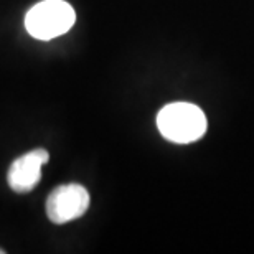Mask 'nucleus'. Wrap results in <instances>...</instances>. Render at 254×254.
Returning a JSON list of instances; mask_svg holds the SVG:
<instances>
[{
	"label": "nucleus",
	"instance_id": "obj_1",
	"mask_svg": "<svg viewBox=\"0 0 254 254\" xmlns=\"http://www.w3.org/2000/svg\"><path fill=\"white\" fill-rule=\"evenodd\" d=\"M206 126L203 111L191 103H170L157 114L159 132L175 144H190L201 139Z\"/></svg>",
	"mask_w": 254,
	"mask_h": 254
},
{
	"label": "nucleus",
	"instance_id": "obj_2",
	"mask_svg": "<svg viewBox=\"0 0 254 254\" xmlns=\"http://www.w3.org/2000/svg\"><path fill=\"white\" fill-rule=\"evenodd\" d=\"M76 22L74 8L64 0H43L25 15V28L33 38L53 40L69 32Z\"/></svg>",
	"mask_w": 254,
	"mask_h": 254
},
{
	"label": "nucleus",
	"instance_id": "obj_3",
	"mask_svg": "<svg viewBox=\"0 0 254 254\" xmlns=\"http://www.w3.org/2000/svg\"><path fill=\"white\" fill-rule=\"evenodd\" d=\"M89 201V193L83 185H60L48 195L47 215L55 225H64L83 216L88 211Z\"/></svg>",
	"mask_w": 254,
	"mask_h": 254
},
{
	"label": "nucleus",
	"instance_id": "obj_4",
	"mask_svg": "<svg viewBox=\"0 0 254 254\" xmlns=\"http://www.w3.org/2000/svg\"><path fill=\"white\" fill-rule=\"evenodd\" d=\"M50 160V154L45 149H35L20 155L12 162L7 174L8 187L15 193H28L38 185L42 179V167Z\"/></svg>",
	"mask_w": 254,
	"mask_h": 254
},
{
	"label": "nucleus",
	"instance_id": "obj_5",
	"mask_svg": "<svg viewBox=\"0 0 254 254\" xmlns=\"http://www.w3.org/2000/svg\"><path fill=\"white\" fill-rule=\"evenodd\" d=\"M3 253H5V251H3V250H0V254H3Z\"/></svg>",
	"mask_w": 254,
	"mask_h": 254
}]
</instances>
